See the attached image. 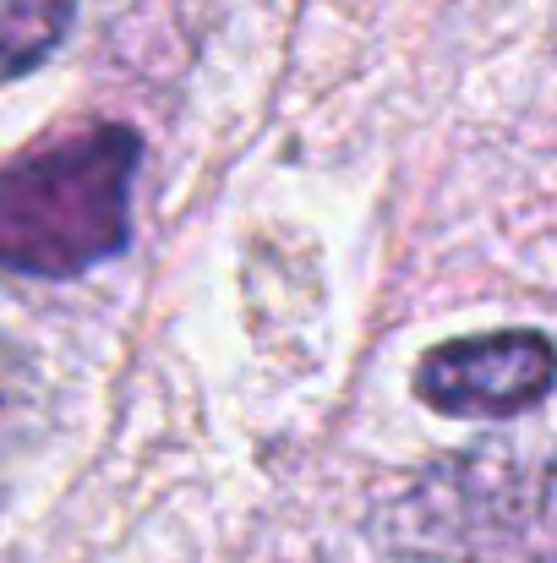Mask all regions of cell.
Listing matches in <instances>:
<instances>
[{
  "mask_svg": "<svg viewBox=\"0 0 557 563\" xmlns=\"http://www.w3.org/2000/svg\"><path fill=\"white\" fill-rule=\"evenodd\" d=\"M143 143L121 121L66 132L0 165V274L66 279L126 246Z\"/></svg>",
  "mask_w": 557,
  "mask_h": 563,
  "instance_id": "obj_1",
  "label": "cell"
},
{
  "mask_svg": "<svg viewBox=\"0 0 557 563\" xmlns=\"http://www.w3.org/2000/svg\"><path fill=\"white\" fill-rule=\"evenodd\" d=\"M388 531L399 548L432 559H520V542L542 553L547 531V471L525 482L520 460L509 454H459L415 476L404 498L388 509Z\"/></svg>",
  "mask_w": 557,
  "mask_h": 563,
  "instance_id": "obj_2",
  "label": "cell"
},
{
  "mask_svg": "<svg viewBox=\"0 0 557 563\" xmlns=\"http://www.w3.org/2000/svg\"><path fill=\"white\" fill-rule=\"evenodd\" d=\"M553 388V345L536 329H498L437 345L415 394L443 416H520Z\"/></svg>",
  "mask_w": 557,
  "mask_h": 563,
  "instance_id": "obj_3",
  "label": "cell"
},
{
  "mask_svg": "<svg viewBox=\"0 0 557 563\" xmlns=\"http://www.w3.org/2000/svg\"><path fill=\"white\" fill-rule=\"evenodd\" d=\"M49 432V383L38 356L0 334V509L16 493V476L33 465Z\"/></svg>",
  "mask_w": 557,
  "mask_h": 563,
  "instance_id": "obj_4",
  "label": "cell"
},
{
  "mask_svg": "<svg viewBox=\"0 0 557 563\" xmlns=\"http://www.w3.org/2000/svg\"><path fill=\"white\" fill-rule=\"evenodd\" d=\"M77 0H0V82L33 71L71 27Z\"/></svg>",
  "mask_w": 557,
  "mask_h": 563,
  "instance_id": "obj_5",
  "label": "cell"
}]
</instances>
